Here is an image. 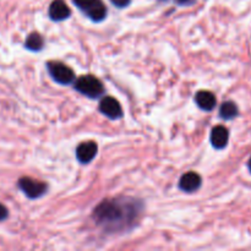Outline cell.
<instances>
[{
    "label": "cell",
    "instance_id": "obj_1",
    "mask_svg": "<svg viewBox=\"0 0 251 251\" xmlns=\"http://www.w3.org/2000/svg\"><path fill=\"white\" fill-rule=\"evenodd\" d=\"M141 201L130 198L104 200L93 211V220L108 233L122 232L135 226L142 212Z\"/></svg>",
    "mask_w": 251,
    "mask_h": 251
},
{
    "label": "cell",
    "instance_id": "obj_2",
    "mask_svg": "<svg viewBox=\"0 0 251 251\" xmlns=\"http://www.w3.org/2000/svg\"><path fill=\"white\" fill-rule=\"evenodd\" d=\"M75 90L88 98H100L104 95V86L97 77L85 75L75 81Z\"/></svg>",
    "mask_w": 251,
    "mask_h": 251
},
{
    "label": "cell",
    "instance_id": "obj_3",
    "mask_svg": "<svg viewBox=\"0 0 251 251\" xmlns=\"http://www.w3.org/2000/svg\"><path fill=\"white\" fill-rule=\"evenodd\" d=\"M74 4L93 22H100L107 16V7L100 0H73Z\"/></svg>",
    "mask_w": 251,
    "mask_h": 251
},
{
    "label": "cell",
    "instance_id": "obj_4",
    "mask_svg": "<svg viewBox=\"0 0 251 251\" xmlns=\"http://www.w3.org/2000/svg\"><path fill=\"white\" fill-rule=\"evenodd\" d=\"M46 65L47 69H48L49 75L51 76V78L55 82L66 86L75 81V74L65 64L60 63V61H48Z\"/></svg>",
    "mask_w": 251,
    "mask_h": 251
},
{
    "label": "cell",
    "instance_id": "obj_5",
    "mask_svg": "<svg viewBox=\"0 0 251 251\" xmlns=\"http://www.w3.org/2000/svg\"><path fill=\"white\" fill-rule=\"evenodd\" d=\"M19 188L21 189L22 193L27 196L31 200H34V199H39L47 193L48 190V185L43 181L34 180L32 178H21L19 180Z\"/></svg>",
    "mask_w": 251,
    "mask_h": 251
},
{
    "label": "cell",
    "instance_id": "obj_6",
    "mask_svg": "<svg viewBox=\"0 0 251 251\" xmlns=\"http://www.w3.org/2000/svg\"><path fill=\"white\" fill-rule=\"evenodd\" d=\"M100 112L112 120L120 119L123 117L122 105L113 97H104L100 100Z\"/></svg>",
    "mask_w": 251,
    "mask_h": 251
},
{
    "label": "cell",
    "instance_id": "obj_7",
    "mask_svg": "<svg viewBox=\"0 0 251 251\" xmlns=\"http://www.w3.org/2000/svg\"><path fill=\"white\" fill-rule=\"evenodd\" d=\"M202 184V179L195 172H188L184 176H181L180 180H179V189L184 193H195L196 190L201 188Z\"/></svg>",
    "mask_w": 251,
    "mask_h": 251
},
{
    "label": "cell",
    "instance_id": "obj_8",
    "mask_svg": "<svg viewBox=\"0 0 251 251\" xmlns=\"http://www.w3.org/2000/svg\"><path fill=\"white\" fill-rule=\"evenodd\" d=\"M97 152L98 146L96 142L86 141L77 146V149H76V157H77L80 163L87 164L97 156Z\"/></svg>",
    "mask_w": 251,
    "mask_h": 251
},
{
    "label": "cell",
    "instance_id": "obj_9",
    "mask_svg": "<svg viewBox=\"0 0 251 251\" xmlns=\"http://www.w3.org/2000/svg\"><path fill=\"white\" fill-rule=\"evenodd\" d=\"M71 15L70 7L66 5L64 0H54L49 6V17L53 21H64V20L69 19Z\"/></svg>",
    "mask_w": 251,
    "mask_h": 251
},
{
    "label": "cell",
    "instance_id": "obj_10",
    "mask_svg": "<svg viewBox=\"0 0 251 251\" xmlns=\"http://www.w3.org/2000/svg\"><path fill=\"white\" fill-rule=\"evenodd\" d=\"M211 145L215 147L216 150H223L227 147L228 141H229V131L227 130V127L222 126V125H218L215 126L211 131Z\"/></svg>",
    "mask_w": 251,
    "mask_h": 251
},
{
    "label": "cell",
    "instance_id": "obj_11",
    "mask_svg": "<svg viewBox=\"0 0 251 251\" xmlns=\"http://www.w3.org/2000/svg\"><path fill=\"white\" fill-rule=\"evenodd\" d=\"M195 102L198 107L205 112H211L217 104L216 96L210 91H199L195 96Z\"/></svg>",
    "mask_w": 251,
    "mask_h": 251
},
{
    "label": "cell",
    "instance_id": "obj_12",
    "mask_svg": "<svg viewBox=\"0 0 251 251\" xmlns=\"http://www.w3.org/2000/svg\"><path fill=\"white\" fill-rule=\"evenodd\" d=\"M239 114V109H238L237 104L232 100L225 102L220 108V117L223 120H233L234 118L238 117Z\"/></svg>",
    "mask_w": 251,
    "mask_h": 251
},
{
    "label": "cell",
    "instance_id": "obj_13",
    "mask_svg": "<svg viewBox=\"0 0 251 251\" xmlns=\"http://www.w3.org/2000/svg\"><path fill=\"white\" fill-rule=\"evenodd\" d=\"M25 47L31 51H39L44 47V38L39 33H31L25 42Z\"/></svg>",
    "mask_w": 251,
    "mask_h": 251
},
{
    "label": "cell",
    "instance_id": "obj_14",
    "mask_svg": "<svg viewBox=\"0 0 251 251\" xmlns=\"http://www.w3.org/2000/svg\"><path fill=\"white\" fill-rule=\"evenodd\" d=\"M110 1H112V4L114 5V6L120 7V9H122V7H126L127 5L130 4L131 0H110Z\"/></svg>",
    "mask_w": 251,
    "mask_h": 251
},
{
    "label": "cell",
    "instance_id": "obj_15",
    "mask_svg": "<svg viewBox=\"0 0 251 251\" xmlns=\"http://www.w3.org/2000/svg\"><path fill=\"white\" fill-rule=\"evenodd\" d=\"M7 215H9V212H7V208L5 207L4 205H1V203H0V222L4 220H6Z\"/></svg>",
    "mask_w": 251,
    "mask_h": 251
},
{
    "label": "cell",
    "instance_id": "obj_16",
    "mask_svg": "<svg viewBox=\"0 0 251 251\" xmlns=\"http://www.w3.org/2000/svg\"><path fill=\"white\" fill-rule=\"evenodd\" d=\"M179 5H183V6H188V5H191L195 2V0H176Z\"/></svg>",
    "mask_w": 251,
    "mask_h": 251
},
{
    "label": "cell",
    "instance_id": "obj_17",
    "mask_svg": "<svg viewBox=\"0 0 251 251\" xmlns=\"http://www.w3.org/2000/svg\"><path fill=\"white\" fill-rule=\"evenodd\" d=\"M248 168H249V172L251 173V158L249 159V162H248Z\"/></svg>",
    "mask_w": 251,
    "mask_h": 251
}]
</instances>
